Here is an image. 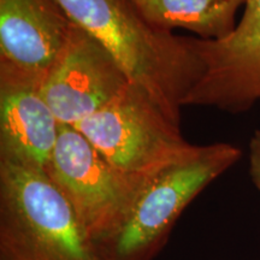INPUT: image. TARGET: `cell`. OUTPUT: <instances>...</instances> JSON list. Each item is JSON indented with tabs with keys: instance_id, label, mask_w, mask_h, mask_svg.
Segmentation results:
<instances>
[{
	"instance_id": "6da1fadb",
	"label": "cell",
	"mask_w": 260,
	"mask_h": 260,
	"mask_svg": "<svg viewBox=\"0 0 260 260\" xmlns=\"http://www.w3.org/2000/svg\"><path fill=\"white\" fill-rule=\"evenodd\" d=\"M73 23L102 42L128 75L172 122L203 74L191 37L146 22L129 0H57Z\"/></svg>"
},
{
	"instance_id": "7a4b0ae2",
	"label": "cell",
	"mask_w": 260,
	"mask_h": 260,
	"mask_svg": "<svg viewBox=\"0 0 260 260\" xmlns=\"http://www.w3.org/2000/svg\"><path fill=\"white\" fill-rule=\"evenodd\" d=\"M0 260H98L46 171L0 161Z\"/></svg>"
},
{
	"instance_id": "3957f363",
	"label": "cell",
	"mask_w": 260,
	"mask_h": 260,
	"mask_svg": "<svg viewBox=\"0 0 260 260\" xmlns=\"http://www.w3.org/2000/svg\"><path fill=\"white\" fill-rule=\"evenodd\" d=\"M228 142L200 146L197 153L152 178L121 229L94 247L98 260H153L183 210L240 160Z\"/></svg>"
},
{
	"instance_id": "277c9868",
	"label": "cell",
	"mask_w": 260,
	"mask_h": 260,
	"mask_svg": "<svg viewBox=\"0 0 260 260\" xmlns=\"http://www.w3.org/2000/svg\"><path fill=\"white\" fill-rule=\"evenodd\" d=\"M113 167L152 178L197 153L180 125L144 89L130 83L113 102L75 125Z\"/></svg>"
},
{
	"instance_id": "5b68a950",
	"label": "cell",
	"mask_w": 260,
	"mask_h": 260,
	"mask_svg": "<svg viewBox=\"0 0 260 260\" xmlns=\"http://www.w3.org/2000/svg\"><path fill=\"white\" fill-rule=\"evenodd\" d=\"M47 175L63 191L93 247L117 234L151 180L113 167L75 126L59 125Z\"/></svg>"
},
{
	"instance_id": "8992f818",
	"label": "cell",
	"mask_w": 260,
	"mask_h": 260,
	"mask_svg": "<svg viewBox=\"0 0 260 260\" xmlns=\"http://www.w3.org/2000/svg\"><path fill=\"white\" fill-rule=\"evenodd\" d=\"M190 46L203 74L182 105L237 115L260 102V0H246L242 17L228 38L191 37Z\"/></svg>"
},
{
	"instance_id": "52a82bcc",
	"label": "cell",
	"mask_w": 260,
	"mask_h": 260,
	"mask_svg": "<svg viewBox=\"0 0 260 260\" xmlns=\"http://www.w3.org/2000/svg\"><path fill=\"white\" fill-rule=\"evenodd\" d=\"M130 83L111 52L74 23L40 93L60 124L75 126L113 102Z\"/></svg>"
},
{
	"instance_id": "ba28073f",
	"label": "cell",
	"mask_w": 260,
	"mask_h": 260,
	"mask_svg": "<svg viewBox=\"0 0 260 260\" xmlns=\"http://www.w3.org/2000/svg\"><path fill=\"white\" fill-rule=\"evenodd\" d=\"M73 27L57 0H0V69L42 83Z\"/></svg>"
},
{
	"instance_id": "9c48e42d",
	"label": "cell",
	"mask_w": 260,
	"mask_h": 260,
	"mask_svg": "<svg viewBox=\"0 0 260 260\" xmlns=\"http://www.w3.org/2000/svg\"><path fill=\"white\" fill-rule=\"evenodd\" d=\"M40 86L32 77L0 69V161L47 170L60 123Z\"/></svg>"
},
{
	"instance_id": "30bf717a",
	"label": "cell",
	"mask_w": 260,
	"mask_h": 260,
	"mask_svg": "<svg viewBox=\"0 0 260 260\" xmlns=\"http://www.w3.org/2000/svg\"><path fill=\"white\" fill-rule=\"evenodd\" d=\"M142 18L158 29L181 28L203 40H222L236 28L246 0H129Z\"/></svg>"
},
{
	"instance_id": "8fae6325",
	"label": "cell",
	"mask_w": 260,
	"mask_h": 260,
	"mask_svg": "<svg viewBox=\"0 0 260 260\" xmlns=\"http://www.w3.org/2000/svg\"><path fill=\"white\" fill-rule=\"evenodd\" d=\"M249 175L260 193V129L255 130L249 141Z\"/></svg>"
}]
</instances>
